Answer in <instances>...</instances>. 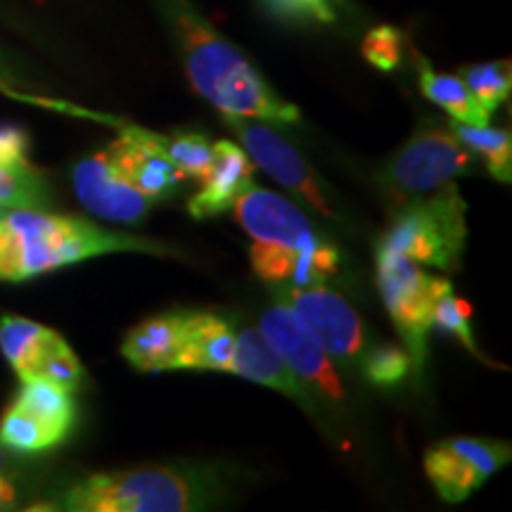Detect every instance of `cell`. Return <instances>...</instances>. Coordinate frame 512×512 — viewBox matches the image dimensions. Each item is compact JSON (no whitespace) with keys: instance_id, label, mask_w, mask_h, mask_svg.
Here are the masks:
<instances>
[{"instance_id":"1","label":"cell","mask_w":512,"mask_h":512,"mask_svg":"<svg viewBox=\"0 0 512 512\" xmlns=\"http://www.w3.org/2000/svg\"><path fill=\"white\" fill-rule=\"evenodd\" d=\"M181 50L185 74L197 93L223 117L299 124L297 107L268 86L247 57L228 43L188 0H159Z\"/></svg>"},{"instance_id":"2","label":"cell","mask_w":512,"mask_h":512,"mask_svg":"<svg viewBox=\"0 0 512 512\" xmlns=\"http://www.w3.org/2000/svg\"><path fill=\"white\" fill-rule=\"evenodd\" d=\"M112 252L176 254L162 242L114 233L76 216L48 214L46 209H5L0 216V280L8 283Z\"/></svg>"},{"instance_id":"3","label":"cell","mask_w":512,"mask_h":512,"mask_svg":"<svg viewBox=\"0 0 512 512\" xmlns=\"http://www.w3.org/2000/svg\"><path fill=\"white\" fill-rule=\"evenodd\" d=\"M235 219L252 238L254 273L271 285L325 283L337 273L339 249L313 230L302 209L278 192L249 185L235 200Z\"/></svg>"},{"instance_id":"4","label":"cell","mask_w":512,"mask_h":512,"mask_svg":"<svg viewBox=\"0 0 512 512\" xmlns=\"http://www.w3.org/2000/svg\"><path fill=\"white\" fill-rule=\"evenodd\" d=\"M226 484L216 467L157 465L98 472L64 491L72 512H190L219 505Z\"/></svg>"},{"instance_id":"5","label":"cell","mask_w":512,"mask_h":512,"mask_svg":"<svg viewBox=\"0 0 512 512\" xmlns=\"http://www.w3.org/2000/svg\"><path fill=\"white\" fill-rule=\"evenodd\" d=\"M467 204L456 183L408 202L377 242L375 256H406L437 271H458L467 242Z\"/></svg>"},{"instance_id":"6","label":"cell","mask_w":512,"mask_h":512,"mask_svg":"<svg viewBox=\"0 0 512 512\" xmlns=\"http://www.w3.org/2000/svg\"><path fill=\"white\" fill-rule=\"evenodd\" d=\"M377 290L411 358V373L422 375L427 361V335L432 330L434 302L451 280L432 275L406 256H375Z\"/></svg>"},{"instance_id":"7","label":"cell","mask_w":512,"mask_h":512,"mask_svg":"<svg viewBox=\"0 0 512 512\" xmlns=\"http://www.w3.org/2000/svg\"><path fill=\"white\" fill-rule=\"evenodd\" d=\"M470 169L472 152L460 143L451 126H425L387 159L377 183L394 202L408 204Z\"/></svg>"},{"instance_id":"8","label":"cell","mask_w":512,"mask_h":512,"mask_svg":"<svg viewBox=\"0 0 512 512\" xmlns=\"http://www.w3.org/2000/svg\"><path fill=\"white\" fill-rule=\"evenodd\" d=\"M280 302L294 311L306 330L318 339L330 358L339 363H358L368 349V332L342 294L323 283L313 285H278Z\"/></svg>"},{"instance_id":"9","label":"cell","mask_w":512,"mask_h":512,"mask_svg":"<svg viewBox=\"0 0 512 512\" xmlns=\"http://www.w3.org/2000/svg\"><path fill=\"white\" fill-rule=\"evenodd\" d=\"M259 332L287 363V368H292L311 389H316L320 399H328L337 406L347 401V389L328 351L320 347L318 339L306 330V325L285 302L275 299V304L268 306L261 316Z\"/></svg>"},{"instance_id":"10","label":"cell","mask_w":512,"mask_h":512,"mask_svg":"<svg viewBox=\"0 0 512 512\" xmlns=\"http://www.w3.org/2000/svg\"><path fill=\"white\" fill-rule=\"evenodd\" d=\"M508 441L453 437L425 453V475L441 501L463 503L494 472L510 463Z\"/></svg>"},{"instance_id":"11","label":"cell","mask_w":512,"mask_h":512,"mask_svg":"<svg viewBox=\"0 0 512 512\" xmlns=\"http://www.w3.org/2000/svg\"><path fill=\"white\" fill-rule=\"evenodd\" d=\"M223 121H226L230 131L238 133L240 145L245 147V152L252 157L256 166H261L268 176L275 178L280 185H285L294 195L302 197L318 214L328 216V219L335 216V209H332L316 174L304 162V157L278 131L261 124V119L223 117Z\"/></svg>"},{"instance_id":"12","label":"cell","mask_w":512,"mask_h":512,"mask_svg":"<svg viewBox=\"0 0 512 512\" xmlns=\"http://www.w3.org/2000/svg\"><path fill=\"white\" fill-rule=\"evenodd\" d=\"M72 183L83 207L105 221L138 223L155 204L128 181L107 150L76 162Z\"/></svg>"},{"instance_id":"13","label":"cell","mask_w":512,"mask_h":512,"mask_svg":"<svg viewBox=\"0 0 512 512\" xmlns=\"http://www.w3.org/2000/svg\"><path fill=\"white\" fill-rule=\"evenodd\" d=\"M107 152L128 176V181L152 202L166 200L181 181L166 155L164 136L147 131V128L121 124L119 138L107 147Z\"/></svg>"},{"instance_id":"14","label":"cell","mask_w":512,"mask_h":512,"mask_svg":"<svg viewBox=\"0 0 512 512\" xmlns=\"http://www.w3.org/2000/svg\"><path fill=\"white\" fill-rule=\"evenodd\" d=\"M228 373L285 394L287 399L297 401L311 415L318 411V394H313L309 384L292 368H287V363L275 354L259 330H242L235 337V351Z\"/></svg>"},{"instance_id":"15","label":"cell","mask_w":512,"mask_h":512,"mask_svg":"<svg viewBox=\"0 0 512 512\" xmlns=\"http://www.w3.org/2000/svg\"><path fill=\"white\" fill-rule=\"evenodd\" d=\"M211 145H214V162L202 178L200 192H195L188 202V214L197 221L228 211L242 192L254 185V162L245 147L233 140H219Z\"/></svg>"},{"instance_id":"16","label":"cell","mask_w":512,"mask_h":512,"mask_svg":"<svg viewBox=\"0 0 512 512\" xmlns=\"http://www.w3.org/2000/svg\"><path fill=\"white\" fill-rule=\"evenodd\" d=\"M235 330L226 318L209 311H183V342L174 370L228 373L235 351Z\"/></svg>"},{"instance_id":"17","label":"cell","mask_w":512,"mask_h":512,"mask_svg":"<svg viewBox=\"0 0 512 512\" xmlns=\"http://www.w3.org/2000/svg\"><path fill=\"white\" fill-rule=\"evenodd\" d=\"M183 342V311L147 318L128 330L121 354L136 370L162 373L174 370Z\"/></svg>"},{"instance_id":"18","label":"cell","mask_w":512,"mask_h":512,"mask_svg":"<svg viewBox=\"0 0 512 512\" xmlns=\"http://www.w3.org/2000/svg\"><path fill=\"white\" fill-rule=\"evenodd\" d=\"M12 406L22 408L31 418L43 422L62 441H67L76 425V403L72 392L57 387L53 382L24 380L15 399H12Z\"/></svg>"},{"instance_id":"19","label":"cell","mask_w":512,"mask_h":512,"mask_svg":"<svg viewBox=\"0 0 512 512\" xmlns=\"http://www.w3.org/2000/svg\"><path fill=\"white\" fill-rule=\"evenodd\" d=\"M418 83L422 95L451 114L453 121L475 126H484L491 121L489 114L477 105V100L467 91L465 81L460 76L434 72L430 62H425L422 57H418Z\"/></svg>"},{"instance_id":"20","label":"cell","mask_w":512,"mask_h":512,"mask_svg":"<svg viewBox=\"0 0 512 512\" xmlns=\"http://www.w3.org/2000/svg\"><path fill=\"white\" fill-rule=\"evenodd\" d=\"M24 380H46L74 394L83 384V366L74 349L53 330L19 375V382Z\"/></svg>"},{"instance_id":"21","label":"cell","mask_w":512,"mask_h":512,"mask_svg":"<svg viewBox=\"0 0 512 512\" xmlns=\"http://www.w3.org/2000/svg\"><path fill=\"white\" fill-rule=\"evenodd\" d=\"M451 131L463 143L472 155H479L484 159L486 171L508 185L512 181V138L508 128H494L489 124L475 126V124H460L453 121Z\"/></svg>"},{"instance_id":"22","label":"cell","mask_w":512,"mask_h":512,"mask_svg":"<svg viewBox=\"0 0 512 512\" xmlns=\"http://www.w3.org/2000/svg\"><path fill=\"white\" fill-rule=\"evenodd\" d=\"M0 204L5 209H48L46 178L27 162L0 164Z\"/></svg>"},{"instance_id":"23","label":"cell","mask_w":512,"mask_h":512,"mask_svg":"<svg viewBox=\"0 0 512 512\" xmlns=\"http://www.w3.org/2000/svg\"><path fill=\"white\" fill-rule=\"evenodd\" d=\"M60 444H64V441L55 432H50L43 422L31 418L29 413L12 406V403L0 418V446L5 451L22 453V456H38V453H46Z\"/></svg>"},{"instance_id":"24","label":"cell","mask_w":512,"mask_h":512,"mask_svg":"<svg viewBox=\"0 0 512 512\" xmlns=\"http://www.w3.org/2000/svg\"><path fill=\"white\" fill-rule=\"evenodd\" d=\"M50 332L53 330L29 318L0 316V351H3L5 361L10 363L17 377L27 370L29 361L34 358L38 347L46 342Z\"/></svg>"},{"instance_id":"25","label":"cell","mask_w":512,"mask_h":512,"mask_svg":"<svg viewBox=\"0 0 512 512\" xmlns=\"http://www.w3.org/2000/svg\"><path fill=\"white\" fill-rule=\"evenodd\" d=\"M460 79L465 81L467 91L477 100V105L489 114H494L505 100L510 98L512 76H510V62H486V64H472L460 72Z\"/></svg>"},{"instance_id":"26","label":"cell","mask_w":512,"mask_h":512,"mask_svg":"<svg viewBox=\"0 0 512 512\" xmlns=\"http://www.w3.org/2000/svg\"><path fill=\"white\" fill-rule=\"evenodd\" d=\"M164 147L181 181H202L214 162V145L202 133L181 131L164 136Z\"/></svg>"},{"instance_id":"27","label":"cell","mask_w":512,"mask_h":512,"mask_svg":"<svg viewBox=\"0 0 512 512\" xmlns=\"http://www.w3.org/2000/svg\"><path fill=\"white\" fill-rule=\"evenodd\" d=\"M363 375L370 384L380 389H392L406 380L411 373V358L403 347H394V344H380L375 349H366L361 356Z\"/></svg>"},{"instance_id":"28","label":"cell","mask_w":512,"mask_h":512,"mask_svg":"<svg viewBox=\"0 0 512 512\" xmlns=\"http://www.w3.org/2000/svg\"><path fill=\"white\" fill-rule=\"evenodd\" d=\"M470 318H472V306L467 304L465 299L456 297L453 287H448V290L441 292L437 302H434L432 328L448 332V335L456 337L460 344H465L470 354L479 356L475 335H472V328H470Z\"/></svg>"},{"instance_id":"29","label":"cell","mask_w":512,"mask_h":512,"mask_svg":"<svg viewBox=\"0 0 512 512\" xmlns=\"http://www.w3.org/2000/svg\"><path fill=\"white\" fill-rule=\"evenodd\" d=\"M363 57L380 69V72H392L403 60V34L394 27H375L363 38Z\"/></svg>"},{"instance_id":"30","label":"cell","mask_w":512,"mask_h":512,"mask_svg":"<svg viewBox=\"0 0 512 512\" xmlns=\"http://www.w3.org/2000/svg\"><path fill=\"white\" fill-rule=\"evenodd\" d=\"M273 10L287 12L294 17H311L320 22H332L335 10H332V0H264Z\"/></svg>"},{"instance_id":"31","label":"cell","mask_w":512,"mask_h":512,"mask_svg":"<svg viewBox=\"0 0 512 512\" xmlns=\"http://www.w3.org/2000/svg\"><path fill=\"white\" fill-rule=\"evenodd\" d=\"M29 136L19 126H0V164L27 162Z\"/></svg>"},{"instance_id":"32","label":"cell","mask_w":512,"mask_h":512,"mask_svg":"<svg viewBox=\"0 0 512 512\" xmlns=\"http://www.w3.org/2000/svg\"><path fill=\"white\" fill-rule=\"evenodd\" d=\"M22 88H27V81L22 79V74H19L17 64L10 60L8 55L0 50V91L12 95V98H19V100H29V102H38V105H48V107H55V102L50 100H41V98H31V95L22 93Z\"/></svg>"},{"instance_id":"33","label":"cell","mask_w":512,"mask_h":512,"mask_svg":"<svg viewBox=\"0 0 512 512\" xmlns=\"http://www.w3.org/2000/svg\"><path fill=\"white\" fill-rule=\"evenodd\" d=\"M10 472H12L10 460H8V456H5V448L0 446V477H3V475H10Z\"/></svg>"},{"instance_id":"34","label":"cell","mask_w":512,"mask_h":512,"mask_svg":"<svg viewBox=\"0 0 512 512\" xmlns=\"http://www.w3.org/2000/svg\"><path fill=\"white\" fill-rule=\"evenodd\" d=\"M3 211H5V207H3V204H0V216H3Z\"/></svg>"}]
</instances>
